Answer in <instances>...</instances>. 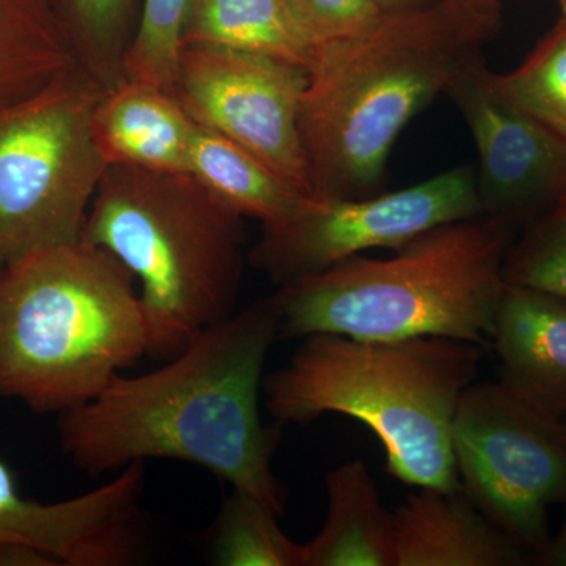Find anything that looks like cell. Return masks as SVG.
Wrapping results in <instances>:
<instances>
[{
    "instance_id": "obj_1",
    "label": "cell",
    "mask_w": 566,
    "mask_h": 566,
    "mask_svg": "<svg viewBox=\"0 0 566 566\" xmlns=\"http://www.w3.org/2000/svg\"><path fill=\"white\" fill-rule=\"evenodd\" d=\"M279 337L273 296L256 300L156 370L117 376L59 416L63 453L92 476L148 460L199 465L282 515L285 488L273 468L282 427L260 415L264 364Z\"/></svg>"
},
{
    "instance_id": "obj_2",
    "label": "cell",
    "mask_w": 566,
    "mask_h": 566,
    "mask_svg": "<svg viewBox=\"0 0 566 566\" xmlns=\"http://www.w3.org/2000/svg\"><path fill=\"white\" fill-rule=\"evenodd\" d=\"M501 29L502 11L436 0L385 11L363 31L316 44L300 111L315 199L381 192L406 125L483 59Z\"/></svg>"
},
{
    "instance_id": "obj_3",
    "label": "cell",
    "mask_w": 566,
    "mask_h": 566,
    "mask_svg": "<svg viewBox=\"0 0 566 566\" xmlns=\"http://www.w3.org/2000/svg\"><path fill=\"white\" fill-rule=\"evenodd\" d=\"M480 363L479 344L453 338L314 334L303 338L289 363L264 376V406L282 428L324 415L353 417L379 439L395 479L455 490L461 483L453 419Z\"/></svg>"
},
{
    "instance_id": "obj_4",
    "label": "cell",
    "mask_w": 566,
    "mask_h": 566,
    "mask_svg": "<svg viewBox=\"0 0 566 566\" xmlns=\"http://www.w3.org/2000/svg\"><path fill=\"white\" fill-rule=\"evenodd\" d=\"M513 232L499 219L476 216L434 227L389 259L356 255L279 286L273 294L279 334L485 344L504 296V260Z\"/></svg>"
},
{
    "instance_id": "obj_5",
    "label": "cell",
    "mask_w": 566,
    "mask_h": 566,
    "mask_svg": "<svg viewBox=\"0 0 566 566\" xmlns=\"http://www.w3.org/2000/svg\"><path fill=\"white\" fill-rule=\"evenodd\" d=\"M244 219L192 174L107 166L82 240L117 256L139 283L151 359H172L238 311Z\"/></svg>"
},
{
    "instance_id": "obj_6",
    "label": "cell",
    "mask_w": 566,
    "mask_h": 566,
    "mask_svg": "<svg viewBox=\"0 0 566 566\" xmlns=\"http://www.w3.org/2000/svg\"><path fill=\"white\" fill-rule=\"evenodd\" d=\"M147 356L132 271L80 240L33 253L0 274V397L63 415Z\"/></svg>"
},
{
    "instance_id": "obj_7",
    "label": "cell",
    "mask_w": 566,
    "mask_h": 566,
    "mask_svg": "<svg viewBox=\"0 0 566 566\" xmlns=\"http://www.w3.org/2000/svg\"><path fill=\"white\" fill-rule=\"evenodd\" d=\"M104 92L76 65L31 98L0 107V274L82 240L107 169L92 132Z\"/></svg>"
},
{
    "instance_id": "obj_8",
    "label": "cell",
    "mask_w": 566,
    "mask_h": 566,
    "mask_svg": "<svg viewBox=\"0 0 566 566\" xmlns=\"http://www.w3.org/2000/svg\"><path fill=\"white\" fill-rule=\"evenodd\" d=\"M452 449L461 488L524 554L549 546V509L566 502V428L506 389L472 385L458 403Z\"/></svg>"
},
{
    "instance_id": "obj_9",
    "label": "cell",
    "mask_w": 566,
    "mask_h": 566,
    "mask_svg": "<svg viewBox=\"0 0 566 566\" xmlns=\"http://www.w3.org/2000/svg\"><path fill=\"white\" fill-rule=\"evenodd\" d=\"M482 216L475 172L460 166L411 188L365 199H312L289 221L262 226L248 263L282 286L370 249H395L444 226Z\"/></svg>"
},
{
    "instance_id": "obj_10",
    "label": "cell",
    "mask_w": 566,
    "mask_h": 566,
    "mask_svg": "<svg viewBox=\"0 0 566 566\" xmlns=\"http://www.w3.org/2000/svg\"><path fill=\"white\" fill-rule=\"evenodd\" d=\"M307 66L214 44H182L174 95L192 122L222 134L314 197L300 132Z\"/></svg>"
},
{
    "instance_id": "obj_11",
    "label": "cell",
    "mask_w": 566,
    "mask_h": 566,
    "mask_svg": "<svg viewBox=\"0 0 566 566\" xmlns=\"http://www.w3.org/2000/svg\"><path fill=\"white\" fill-rule=\"evenodd\" d=\"M485 59L446 88L479 153L480 212L524 230L566 193V140L506 104L488 81Z\"/></svg>"
},
{
    "instance_id": "obj_12",
    "label": "cell",
    "mask_w": 566,
    "mask_h": 566,
    "mask_svg": "<svg viewBox=\"0 0 566 566\" xmlns=\"http://www.w3.org/2000/svg\"><path fill=\"white\" fill-rule=\"evenodd\" d=\"M145 465L122 469L106 485L59 502L21 493L0 458V545H25L61 566L136 564L145 547L142 494Z\"/></svg>"
},
{
    "instance_id": "obj_13",
    "label": "cell",
    "mask_w": 566,
    "mask_h": 566,
    "mask_svg": "<svg viewBox=\"0 0 566 566\" xmlns=\"http://www.w3.org/2000/svg\"><path fill=\"white\" fill-rule=\"evenodd\" d=\"M493 340L506 389L539 411L566 416V300L506 283Z\"/></svg>"
},
{
    "instance_id": "obj_14",
    "label": "cell",
    "mask_w": 566,
    "mask_h": 566,
    "mask_svg": "<svg viewBox=\"0 0 566 566\" xmlns=\"http://www.w3.org/2000/svg\"><path fill=\"white\" fill-rule=\"evenodd\" d=\"M395 516V566H517L527 556L463 488H419Z\"/></svg>"
},
{
    "instance_id": "obj_15",
    "label": "cell",
    "mask_w": 566,
    "mask_h": 566,
    "mask_svg": "<svg viewBox=\"0 0 566 566\" xmlns=\"http://www.w3.org/2000/svg\"><path fill=\"white\" fill-rule=\"evenodd\" d=\"M192 128L174 93L128 80L104 92L92 120L107 166L126 164L155 172L189 174Z\"/></svg>"
},
{
    "instance_id": "obj_16",
    "label": "cell",
    "mask_w": 566,
    "mask_h": 566,
    "mask_svg": "<svg viewBox=\"0 0 566 566\" xmlns=\"http://www.w3.org/2000/svg\"><path fill=\"white\" fill-rule=\"evenodd\" d=\"M322 531L305 543L303 566H395V516L363 460L327 472Z\"/></svg>"
},
{
    "instance_id": "obj_17",
    "label": "cell",
    "mask_w": 566,
    "mask_h": 566,
    "mask_svg": "<svg viewBox=\"0 0 566 566\" xmlns=\"http://www.w3.org/2000/svg\"><path fill=\"white\" fill-rule=\"evenodd\" d=\"M189 174L234 211L262 226L289 221L315 199L283 181L240 145L196 122Z\"/></svg>"
},
{
    "instance_id": "obj_18",
    "label": "cell",
    "mask_w": 566,
    "mask_h": 566,
    "mask_svg": "<svg viewBox=\"0 0 566 566\" xmlns=\"http://www.w3.org/2000/svg\"><path fill=\"white\" fill-rule=\"evenodd\" d=\"M76 65L55 0H0V107L31 98Z\"/></svg>"
},
{
    "instance_id": "obj_19",
    "label": "cell",
    "mask_w": 566,
    "mask_h": 566,
    "mask_svg": "<svg viewBox=\"0 0 566 566\" xmlns=\"http://www.w3.org/2000/svg\"><path fill=\"white\" fill-rule=\"evenodd\" d=\"M186 43L256 52L304 66L316 46L286 0H191Z\"/></svg>"
},
{
    "instance_id": "obj_20",
    "label": "cell",
    "mask_w": 566,
    "mask_h": 566,
    "mask_svg": "<svg viewBox=\"0 0 566 566\" xmlns=\"http://www.w3.org/2000/svg\"><path fill=\"white\" fill-rule=\"evenodd\" d=\"M279 516L255 494L232 488L212 523V565L303 566L304 545L282 531Z\"/></svg>"
},
{
    "instance_id": "obj_21",
    "label": "cell",
    "mask_w": 566,
    "mask_h": 566,
    "mask_svg": "<svg viewBox=\"0 0 566 566\" xmlns=\"http://www.w3.org/2000/svg\"><path fill=\"white\" fill-rule=\"evenodd\" d=\"M144 0H55L77 65L106 91L123 81V59Z\"/></svg>"
},
{
    "instance_id": "obj_22",
    "label": "cell",
    "mask_w": 566,
    "mask_h": 566,
    "mask_svg": "<svg viewBox=\"0 0 566 566\" xmlns=\"http://www.w3.org/2000/svg\"><path fill=\"white\" fill-rule=\"evenodd\" d=\"M488 81L506 104L566 140V13L516 70L488 71Z\"/></svg>"
},
{
    "instance_id": "obj_23",
    "label": "cell",
    "mask_w": 566,
    "mask_h": 566,
    "mask_svg": "<svg viewBox=\"0 0 566 566\" xmlns=\"http://www.w3.org/2000/svg\"><path fill=\"white\" fill-rule=\"evenodd\" d=\"M191 0H144L139 24L123 59V80L174 93L182 32Z\"/></svg>"
},
{
    "instance_id": "obj_24",
    "label": "cell",
    "mask_w": 566,
    "mask_h": 566,
    "mask_svg": "<svg viewBox=\"0 0 566 566\" xmlns=\"http://www.w3.org/2000/svg\"><path fill=\"white\" fill-rule=\"evenodd\" d=\"M504 279L566 300V193L510 244Z\"/></svg>"
},
{
    "instance_id": "obj_25",
    "label": "cell",
    "mask_w": 566,
    "mask_h": 566,
    "mask_svg": "<svg viewBox=\"0 0 566 566\" xmlns=\"http://www.w3.org/2000/svg\"><path fill=\"white\" fill-rule=\"evenodd\" d=\"M315 43L363 31L385 11L375 0H286Z\"/></svg>"
},
{
    "instance_id": "obj_26",
    "label": "cell",
    "mask_w": 566,
    "mask_h": 566,
    "mask_svg": "<svg viewBox=\"0 0 566 566\" xmlns=\"http://www.w3.org/2000/svg\"><path fill=\"white\" fill-rule=\"evenodd\" d=\"M0 566H61L54 557L32 546L0 545Z\"/></svg>"
},
{
    "instance_id": "obj_27",
    "label": "cell",
    "mask_w": 566,
    "mask_h": 566,
    "mask_svg": "<svg viewBox=\"0 0 566 566\" xmlns=\"http://www.w3.org/2000/svg\"><path fill=\"white\" fill-rule=\"evenodd\" d=\"M538 558L543 565L566 566V521L558 535L551 538L549 546Z\"/></svg>"
},
{
    "instance_id": "obj_28",
    "label": "cell",
    "mask_w": 566,
    "mask_h": 566,
    "mask_svg": "<svg viewBox=\"0 0 566 566\" xmlns=\"http://www.w3.org/2000/svg\"><path fill=\"white\" fill-rule=\"evenodd\" d=\"M375 2L381 11H400L419 9V7L428 6L436 0H375Z\"/></svg>"
},
{
    "instance_id": "obj_29",
    "label": "cell",
    "mask_w": 566,
    "mask_h": 566,
    "mask_svg": "<svg viewBox=\"0 0 566 566\" xmlns=\"http://www.w3.org/2000/svg\"><path fill=\"white\" fill-rule=\"evenodd\" d=\"M460 2L476 7V9L502 11V6H504V2H509V0H460Z\"/></svg>"
},
{
    "instance_id": "obj_30",
    "label": "cell",
    "mask_w": 566,
    "mask_h": 566,
    "mask_svg": "<svg viewBox=\"0 0 566 566\" xmlns=\"http://www.w3.org/2000/svg\"><path fill=\"white\" fill-rule=\"evenodd\" d=\"M558 6H560L562 13H566V0H557Z\"/></svg>"
},
{
    "instance_id": "obj_31",
    "label": "cell",
    "mask_w": 566,
    "mask_h": 566,
    "mask_svg": "<svg viewBox=\"0 0 566 566\" xmlns=\"http://www.w3.org/2000/svg\"><path fill=\"white\" fill-rule=\"evenodd\" d=\"M564 422H565V428H566V420L564 419Z\"/></svg>"
}]
</instances>
